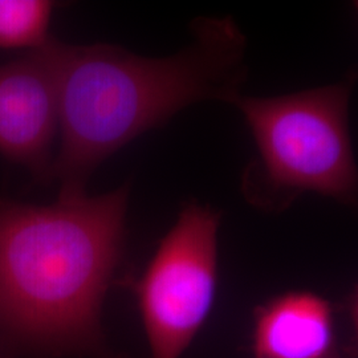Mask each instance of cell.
I'll use <instances>...</instances> for the list:
<instances>
[{
  "label": "cell",
  "mask_w": 358,
  "mask_h": 358,
  "mask_svg": "<svg viewBox=\"0 0 358 358\" xmlns=\"http://www.w3.org/2000/svg\"><path fill=\"white\" fill-rule=\"evenodd\" d=\"M349 316L353 331V348L358 352V285L349 297Z\"/></svg>",
  "instance_id": "ba28073f"
},
{
  "label": "cell",
  "mask_w": 358,
  "mask_h": 358,
  "mask_svg": "<svg viewBox=\"0 0 358 358\" xmlns=\"http://www.w3.org/2000/svg\"><path fill=\"white\" fill-rule=\"evenodd\" d=\"M59 43L0 65V154L50 177L60 125Z\"/></svg>",
  "instance_id": "5b68a950"
},
{
  "label": "cell",
  "mask_w": 358,
  "mask_h": 358,
  "mask_svg": "<svg viewBox=\"0 0 358 358\" xmlns=\"http://www.w3.org/2000/svg\"><path fill=\"white\" fill-rule=\"evenodd\" d=\"M177 55L150 59L112 47L59 43L60 148L50 177L84 192L103 159L192 103H234L244 81L245 38L230 17L198 19Z\"/></svg>",
  "instance_id": "6da1fadb"
},
{
  "label": "cell",
  "mask_w": 358,
  "mask_h": 358,
  "mask_svg": "<svg viewBox=\"0 0 358 358\" xmlns=\"http://www.w3.org/2000/svg\"><path fill=\"white\" fill-rule=\"evenodd\" d=\"M220 214L183 207L161 241L136 294L152 358H179L203 325L215 299Z\"/></svg>",
  "instance_id": "277c9868"
},
{
  "label": "cell",
  "mask_w": 358,
  "mask_h": 358,
  "mask_svg": "<svg viewBox=\"0 0 358 358\" xmlns=\"http://www.w3.org/2000/svg\"><path fill=\"white\" fill-rule=\"evenodd\" d=\"M254 358H328L333 350V310L309 291H291L256 308Z\"/></svg>",
  "instance_id": "8992f818"
},
{
  "label": "cell",
  "mask_w": 358,
  "mask_h": 358,
  "mask_svg": "<svg viewBox=\"0 0 358 358\" xmlns=\"http://www.w3.org/2000/svg\"><path fill=\"white\" fill-rule=\"evenodd\" d=\"M128 187L0 203V328L27 345L71 348L97 333L121 255Z\"/></svg>",
  "instance_id": "7a4b0ae2"
},
{
  "label": "cell",
  "mask_w": 358,
  "mask_h": 358,
  "mask_svg": "<svg viewBox=\"0 0 358 358\" xmlns=\"http://www.w3.org/2000/svg\"><path fill=\"white\" fill-rule=\"evenodd\" d=\"M55 3L47 0H0V48L44 47Z\"/></svg>",
  "instance_id": "52a82bcc"
},
{
  "label": "cell",
  "mask_w": 358,
  "mask_h": 358,
  "mask_svg": "<svg viewBox=\"0 0 358 358\" xmlns=\"http://www.w3.org/2000/svg\"><path fill=\"white\" fill-rule=\"evenodd\" d=\"M328 358H343V357H340V356H338V355H337V353H336V352H334V353H333L332 356H331V357H328Z\"/></svg>",
  "instance_id": "9c48e42d"
},
{
  "label": "cell",
  "mask_w": 358,
  "mask_h": 358,
  "mask_svg": "<svg viewBox=\"0 0 358 358\" xmlns=\"http://www.w3.org/2000/svg\"><path fill=\"white\" fill-rule=\"evenodd\" d=\"M356 78L275 97L241 94L232 103L257 150L243 177L251 205L276 213L313 192L358 208V165L349 131Z\"/></svg>",
  "instance_id": "3957f363"
},
{
  "label": "cell",
  "mask_w": 358,
  "mask_h": 358,
  "mask_svg": "<svg viewBox=\"0 0 358 358\" xmlns=\"http://www.w3.org/2000/svg\"><path fill=\"white\" fill-rule=\"evenodd\" d=\"M355 8H356V10H357V13H358V1H355Z\"/></svg>",
  "instance_id": "30bf717a"
}]
</instances>
